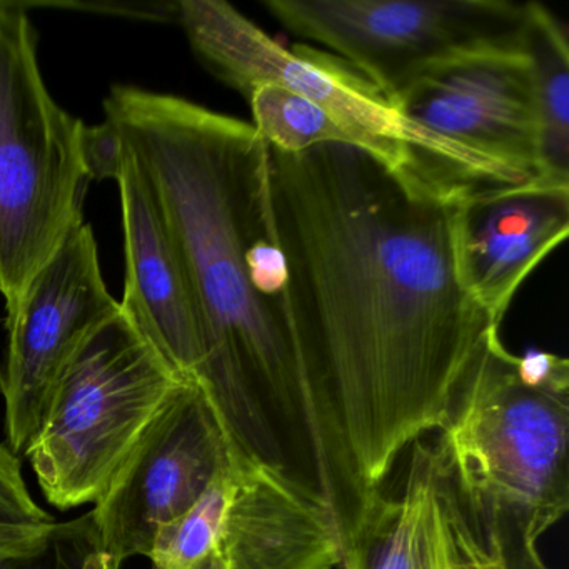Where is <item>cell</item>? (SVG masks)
<instances>
[{
	"label": "cell",
	"mask_w": 569,
	"mask_h": 569,
	"mask_svg": "<svg viewBox=\"0 0 569 569\" xmlns=\"http://www.w3.org/2000/svg\"><path fill=\"white\" fill-rule=\"evenodd\" d=\"M268 191L292 331L362 485L445 426L499 338L458 261L468 192L405 174L362 149L268 146Z\"/></svg>",
	"instance_id": "6da1fadb"
},
{
	"label": "cell",
	"mask_w": 569,
	"mask_h": 569,
	"mask_svg": "<svg viewBox=\"0 0 569 569\" xmlns=\"http://www.w3.org/2000/svg\"><path fill=\"white\" fill-rule=\"evenodd\" d=\"M568 232L569 186H501L465 199L458 216L459 269L496 325Z\"/></svg>",
	"instance_id": "8fae6325"
},
{
	"label": "cell",
	"mask_w": 569,
	"mask_h": 569,
	"mask_svg": "<svg viewBox=\"0 0 569 569\" xmlns=\"http://www.w3.org/2000/svg\"><path fill=\"white\" fill-rule=\"evenodd\" d=\"M442 471L432 446L416 441L399 498L379 495L346 542L341 569H442Z\"/></svg>",
	"instance_id": "5bb4252c"
},
{
	"label": "cell",
	"mask_w": 569,
	"mask_h": 569,
	"mask_svg": "<svg viewBox=\"0 0 569 569\" xmlns=\"http://www.w3.org/2000/svg\"><path fill=\"white\" fill-rule=\"evenodd\" d=\"M284 31L336 52L395 102L452 59L525 46L528 2L511 0H264Z\"/></svg>",
	"instance_id": "52a82bcc"
},
{
	"label": "cell",
	"mask_w": 569,
	"mask_h": 569,
	"mask_svg": "<svg viewBox=\"0 0 569 569\" xmlns=\"http://www.w3.org/2000/svg\"><path fill=\"white\" fill-rule=\"evenodd\" d=\"M186 379L119 311L62 369L26 456L56 508L94 502Z\"/></svg>",
	"instance_id": "8992f818"
},
{
	"label": "cell",
	"mask_w": 569,
	"mask_h": 569,
	"mask_svg": "<svg viewBox=\"0 0 569 569\" xmlns=\"http://www.w3.org/2000/svg\"><path fill=\"white\" fill-rule=\"evenodd\" d=\"M0 569H119L99 539L92 511L58 521L44 546L21 556L0 555Z\"/></svg>",
	"instance_id": "d6986e66"
},
{
	"label": "cell",
	"mask_w": 569,
	"mask_h": 569,
	"mask_svg": "<svg viewBox=\"0 0 569 569\" xmlns=\"http://www.w3.org/2000/svg\"><path fill=\"white\" fill-rule=\"evenodd\" d=\"M86 124L52 98L24 9L0 4V296L12 311L84 222Z\"/></svg>",
	"instance_id": "5b68a950"
},
{
	"label": "cell",
	"mask_w": 569,
	"mask_h": 569,
	"mask_svg": "<svg viewBox=\"0 0 569 569\" xmlns=\"http://www.w3.org/2000/svg\"><path fill=\"white\" fill-rule=\"evenodd\" d=\"M232 469V448L196 382L182 381L139 436L92 509L102 549L121 569L148 558L156 532Z\"/></svg>",
	"instance_id": "ba28073f"
},
{
	"label": "cell",
	"mask_w": 569,
	"mask_h": 569,
	"mask_svg": "<svg viewBox=\"0 0 569 569\" xmlns=\"http://www.w3.org/2000/svg\"><path fill=\"white\" fill-rule=\"evenodd\" d=\"M176 18L201 64L248 96L276 84L302 96L341 122L362 151L395 171L466 192L522 184L505 169L406 119L368 79L341 59L308 46L282 48L222 0H182Z\"/></svg>",
	"instance_id": "277c9868"
},
{
	"label": "cell",
	"mask_w": 569,
	"mask_h": 569,
	"mask_svg": "<svg viewBox=\"0 0 569 569\" xmlns=\"http://www.w3.org/2000/svg\"><path fill=\"white\" fill-rule=\"evenodd\" d=\"M114 181L124 226L122 315L179 378L194 382L202 365V341L184 266L158 206L121 152Z\"/></svg>",
	"instance_id": "7c38bea8"
},
{
	"label": "cell",
	"mask_w": 569,
	"mask_h": 569,
	"mask_svg": "<svg viewBox=\"0 0 569 569\" xmlns=\"http://www.w3.org/2000/svg\"><path fill=\"white\" fill-rule=\"evenodd\" d=\"M234 456L219 549L229 569H335L345 541L329 506L279 469Z\"/></svg>",
	"instance_id": "4fadbf2b"
},
{
	"label": "cell",
	"mask_w": 569,
	"mask_h": 569,
	"mask_svg": "<svg viewBox=\"0 0 569 569\" xmlns=\"http://www.w3.org/2000/svg\"><path fill=\"white\" fill-rule=\"evenodd\" d=\"M435 446L466 521L508 569H549L538 541L569 508V362L496 338Z\"/></svg>",
	"instance_id": "3957f363"
},
{
	"label": "cell",
	"mask_w": 569,
	"mask_h": 569,
	"mask_svg": "<svg viewBox=\"0 0 569 569\" xmlns=\"http://www.w3.org/2000/svg\"><path fill=\"white\" fill-rule=\"evenodd\" d=\"M442 532H445L442 569H508L495 552L485 548L466 521L461 506L449 489L445 472H442Z\"/></svg>",
	"instance_id": "ffe728a7"
},
{
	"label": "cell",
	"mask_w": 569,
	"mask_h": 569,
	"mask_svg": "<svg viewBox=\"0 0 569 569\" xmlns=\"http://www.w3.org/2000/svg\"><path fill=\"white\" fill-rule=\"evenodd\" d=\"M525 51L531 64L539 134V182L569 186V44L558 18L528 2Z\"/></svg>",
	"instance_id": "9a60e30c"
},
{
	"label": "cell",
	"mask_w": 569,
	"mask_h": 569,
	"mask_svg": "<svg viewBox=\"0 0 569 569\" xmlns=\"http://www.w3.org/2000/svg\"><path fill=\"white\" fill-rule=\"evenodd\" d=\"M392 106L419 128L499 166L522 184L539 182L538 118L525 46L436 66Z\"/></svg>",
	"instance_id": "30bf717a"
},
{
	"label": "cell",
	"mask_w": 569,
	"mask_h": 569,
	"mask_svg": "<svg viewBox=\"0 0 569 569\" xmlns=\"http://www.w3.org/2000/svg\"><path fill=\"white\" fill-rule=\"evenodd\" d=\"M104 116L184 266L202 341L194 382L232 451L352 518L369 491L296 345L264 139L242 119L136 86H114Z\"/></svg>",
	"instance_id": "7a4b0ae2"
},
{
	"label": "cell",
	"mask_w": 569,
	"mask_h": 569,
	"mask_svg": "<svg viewBox=\"0 0 569 569\" xmlns=\"http://www.w3.org/2000/svg\"><path fill=\"white\" fill-rule=\"evenodd\" d=\"M56 525L54 516L32 498L19 456L0 445V555L36 551L48 542Z\"/></svg>",
	"instance_id": "ac0fdd59"
},
{
	"label": "cell",
	"mask_w": 569,
	"mask_h": 569,
	"mask_svg": "<svg viewBox=\"0 0 569 569\" xmlns=\"http://www.w3.org/2000/svg\"><path fill=\"white\" fill-rule=\"evenodd\" d=\"M192 569H229L228 562H226L224 556H222L221 549H214L211 555L206 556L201 562L194 566Z\"/></svg>",
	"instance_id": "44dd1931"
},
{
	"label": "cell",
	"mask_w": 569,
	"mask_h": 569,
	"mask_svg": "<svg viewBox=\"0 0 569 569\" xmlns=\"http://www.w3.org/2000/svg\"><path fill=\"white\" fill-rule=\"evenodd\" d=\"M252 126L269 148L298 154L322 144H356L355 136L325 109L276 84H258L246 96Z\"/></svg>",
	"instance_id": "2e32d148"
},
{
	"label": "cell",
	"mask_w": 569,
	"mask_h": 569,
	"mask_svg": "<svg viewBox=\"0 0 569 569\" xmlns=\"http://www.w3.org/2000/svg\"><path fill=\"white\" fill-rule=\"evenodd\" d=\"M234 456L231 471L212 482L184 515L156 532L148 558L152 569H192L219 548L226 516L234 492Z\"/></svg>",
	"instance_id": "e0dca14e"
},
{
	"label": "cell",
	"mask_w": 569,
	"mask_h": 569,
	"mask_svg": "<svg viewBox=\"0 0 569 569\" xmlns=\"http://www.w3.org/2000/svg\"><path fill=\"white\" fill-rule=\"evenodd\" d=\"M119 311L121 306L102 276L94 232L81 222L8 312V355L0 391L12 452L26 456L62 369Z\"/></svg>",
	"instance_id": "9c48e42d"
}]
</instances>
